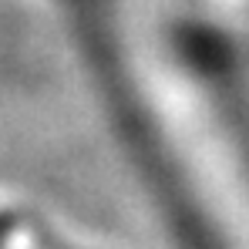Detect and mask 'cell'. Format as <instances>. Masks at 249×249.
Returning <instances> with one entry per match:
<instances>
[{
	"label": "cell",
	"mask_w": 249,
	"mask_h": 249,
	"mask_svg": "<svg viewBox=\"0 0 249 249\" xmlns=\"http://www.w3.org/2000/svg\"><path fill=\"white\" fill-rule=\"evenodd\" d=\"M243 3H249V0H243Z\"/></svg>",
	"instance_id": "obj_1"
}]
</instances>
